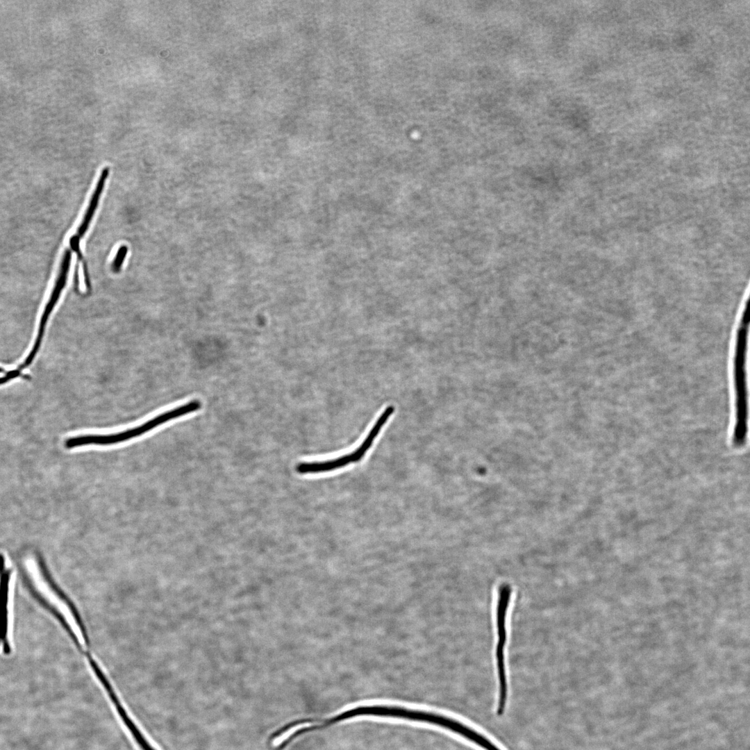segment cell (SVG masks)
<instances>
[{
  "instance_id": "6da1fadb",
  "label": "cell",
  "mask_w": 750,
  "mask_h": 750,
  "mask_svg": "<svg viewBox=\"0 0 750 750\" xmlns=\"http://www.w3.org/2000/svg\"><path fill=\"white\" fill-rule=\"evenodd\" d=\"M749 324L750 313L744 310L740 314L736 328L733 358L735 424L731 442L733 446L738 449L745 445L748 431L749 394L747 363Z\"/></svg>"
},
{
  "instance_id": "7a4b0ae2",
  "label": "cell",
  "mask_w": 750,
  "mask_h": 750,
  "mask_svg": "<svg viewBox=\"0 0 750 750\" xmlns=\"http://www.w3.org/2000/svg\"><path fill=\"white\" fill-rule=\"evenodd\" d=\"M201 407V401L194 399L160 414L145 423L131 429L108 435H85L72 437L65 441L64 446L66 449H70L90 444L110 445L123 442L142 435L168 421L195 412L199 410Z\"/></svg>"
},
{
  "instance_id": "3957f363",
  "label": "cell",
  "mask_w": 750,
  "mask_h": 750,
  "mask_svg": "<svg viewBox=\"0 0 750 750\" xmlns=\"http://www.w3.org/2000/svg\"><path fill=\"white\" fill-rule=\"evenodd\" d=\"M394 410V406H388L377 419L360 445L351 453L324 461L299 463L296 467L297 472L301 474L324 473L359 461L372 446L375 438L378 436Z\"/></svg>"
},
{
  "instance_id": "277c9868",
  "label": "cell",
  "mask_w": 750,
  "mask_h": 750,
  "mask_svg": "<svg viewBox=\"0 0 750 750\" xmlns=\"http://www.w3.org/2000/svg\"><path fill=\"white\" fill-rule=\"evenodd\" d=\"M71 259L72 251L69 249H66L62 256L60 272L56 282V285L53 288V290L51 292V296L47 304V306L44 309V313L40 320L39 330L34 346L28 356V359L29 360H33L34 359L38 351L39 350L49 316L51 314L53 308H54V306L57 303L62 290L66 285L67 275L71 263Z\"/></svg>"
},
{
  "instance_id": "5b68a950",
  "label": "cell",
  "mask_w": 750,
  "mask_h": 750,
  "mask_svg": "<svg viewBox=\"0 0 750 750\" xmlns=\"http://www.w3.org/2000/svg\"><path fill=\"white\" fill-rule=\"evenodd\" d=\"M11 571L6 567L5 558L0 553V647L6 654L10 652L8 641V600Z\"/></svg>"
},
{
  "instance_id": "8992f818",
  "label": "cell",
  "mask_w": 750,
  "mask_h": 750,
  "mask_svg": "<svg viewBox=\"0 0 750 750\" xmlns=\"http://www.w3.org/2000/svg\"><path fill=\"white\" fill-rule=\"evenodd\" d=\"M108 173H109V169L108 167L103 168V170L101 171V173L99 178V180L97 181L95 190H94V192H93V194H92V195L91 197L89 206H88V208L86 210V212H85V213L84 215L83 221H82L81 224H80V226H79V227H78V228L77 230L76 234V235L80 240H81V238H83L84 236L85 233H86V231H88V229L89 228L90 224V222H91V221L92 219V217L94 216L95 210H96V209H97V208L98 206L99 201L101 194V193L103 192V188H104V185H105V183H106V179L108 178Z\"/></svg>"
},
{
  "instance_id": "52a82bcc",
  "label": "cell",
  "mask_w": 750,
  "mask_h": 750,
  "mask_svg": "<svg viewBox=\"0 0 750 750\" xmlns=\"http://www.w3.org/2000/svg\"><path fill=\"white\" fill-rule=\"evenodd\" d=\"M127 251L128 248L126 245H122L119 248L111 265V269L115 273H118L120 271Z\"/></svg>"
}]
</instances>
